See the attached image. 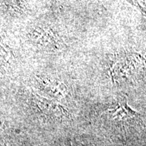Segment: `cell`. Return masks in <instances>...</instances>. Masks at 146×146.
I'll use <instances>...</instances> for the list:
<instances>
[{
	"label": "cell",
	"instance_id": "obj_1",
	"mask_svg": "<svg viewBox=\"0 0 146 146\" xmlns=\"http://www.w3.org/2000/svg\"><path fill=\"white\" fill-rule=\"evenodd\" d=\"M30 36L36 44L51 50H58L61 46V41L57 32L51 28L38 27L33 29Z\"/></svg>",
	"mask_w": 146,
	"mask_h": 146
},
{
	"label": "cell",
	"instance_id": "obj_4",
	"mask_svg": "<svg viewBox=\"0 0 146 146\" xmlns=\"http://www.w3.org/2000/svg\"><path fill=\"white\" fill-rule=\"evenodd\" d=\"M110 112L116 118L119 119H125V118H131L134 116L139 115L135 111L133 110L128 105L127 100H125L123 103H118L116 107L113 110H111Z\"/></svg>",
	"mask_w": 146,
	"mask_h": 146
},
{
	"label": "cell",
	"instance_id": "obj_2",
	"mask_svg": "<svg viewBox=\"0 0 146 146\" xmlns=\"http://www.w3.org/2000/svg\"><path fill=\"white\" fill-rule=\"evenodd\" d=\"M40 87L42 90L44 91L47 94L54 97L57 99H62L66 96L68 88L62 82L53 81L50 78L38 76Z\"/></svg>",
	"mask_w": 146,
	"mask_h": 146
},
{
	"label": "cell",
	"instance_id": "obj_3",
	"mask_svg": "<svg viewBox=\"0 0 146 146\" xmlns=\"http://www.w3.org/2000/svg\"><path fill=\"white\" fill-rule=\"evenodd\" d=\"M33 102L34 104L41 112L61 114H64L66 113V110L62 105L53 100L38 96L37 94H33Z\"/></svg>",
	"mask_w": 146,
	"mask_h": 146
},
{
	"label": "cell",
	"instance_id": "obj_5",
	"mask_svg": "<svg viewBox=\"0 0 146 146\" xmlns=\"http://www.w3.org/2000/svg\"><path fill=\"white\" fill-rule=\"evenodd\" d=\"M128 2L130 3L131 4L134 5L135 8L139 9V10L141 12V14L145 16V6H143V5L141 4V3L139 1H128Z\"/></svg>",
	"mask_w": 146,
	"mask_h": 146
}]
</instances>
